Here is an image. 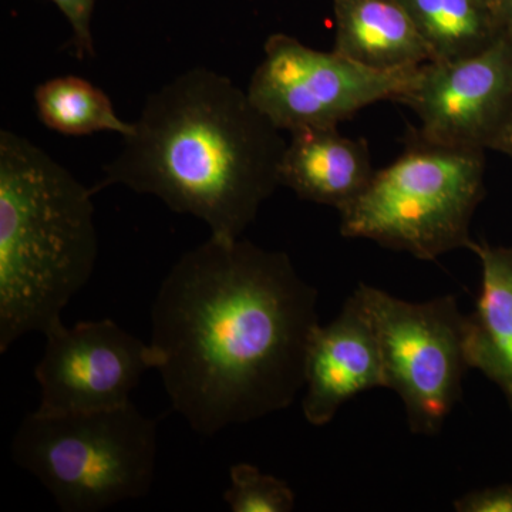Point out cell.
Listing matches in <instances>:
<instances>
[{
  "label": "cell",
  "instance_id": "cell-18",
  "mask_svg": "<svg viewBox=\"0 0 512 512\" xmlns=\"http://www.w3.org/2000/svg\"><path fill=\"white\" fill-rule=\"evenodd\" d=\"M458 512H512V484L471 491L454 501Z\"/></svg>",
  "mask_w": 512,
  "mask_h": 512
},
{
  "label": "cell",
  "instance_id": "cell-13",
  "mask_svg": "<svg viewBox=\"0 0 512 512\" xmlns=\"http://www.w3.org/2000/svg\"><path fill=\"white\" fill-rule=\"evenodd\" d=\"M470 251L480 258L483 276L476 308L467 316L468 366L497 384L512 410V247L481 239Z\"/></svg>",
  "mask_w": 512,
  "mask_h": 512
},
{
  "label": "cell",
  "instance_id": "cell-7",
  "mask_svg": "<svg viewBox=\"0 0 512 512\" xmlns=\"http://www.w3.org/2000/svg\"><path fill=\"white\" fill-rule=\"evenodd\" d=\"M416 69L377 72L335 50L322 52L296 37L274 33L247 92L281 131L338 127L379 101H399Z\"/></svg>",
  "mask_w": 512,
  "mask_h": 512
},
{
  "label": "cell",
  "instance_id": "cell-9",
  "mask_svg": "<svg viewBox=\"0 0 512 512\" xmlns=\"http://www.w3.org/2000/svg\"><path fill=\"white\" fill-rule=\"evenodd\" d=\"M35 367L42 414L97 412L130 403L148 370L157 369L150 343L111 319L89 320L47 333Z\"/></svg>",
  "mask_w": 512,
  "mask_h": 512
},
{
  "label": "cell",
  "instance_id": "cell-16",
  "mask_svg": "<svg viewBox=\"0 0 512 512\" xmlns=\"http://www.w3.org/2000/svg\"><path fill=\"white\" fill-rule=\"evenodd\" d=\"M222 498L232 512H291L296 503L286 481L248 463L231 467L229 487Z\"/></svg>",
  "mask_w": 512,
  "mask_h": 512
},
{
  "label": "cell",
  "instance_id": "cell-15",
  "mask_svg": "<svg viewBox=\"0 0 512 512\" xmlns=\"http://www.w3.org/2000/svg\"><path fill=\"white\" fill-rule=\"evenodd\" d=\"M35 101L39 120L64 136L110 131L127 137L133 133L134 124L117 116L110 97L82 77H55L39 84Z\"/></svg>",
  "mask_w": 512,
  "mask_h": 512
},
{
  "label": "cell",
  "instance_id": "cell-11",
  "mask_svg": "<svg viewBox=\"0 0 512 512\" xmlns=\"http://www.w3.org/2000/svg\"><path fill=\"white\" fill-rule=\"evenodd\" d=\"M279 167V184L301 200L342 211L375 177L365 138L339 133L338 127L292 131Z\"/></svg>",
  "mask_w": 512,
  "mask_h": 512
},
{
  "label": "cell",
  "instance_id": "cell-14",
  "mask_svg": "<svg viewBox=\"0 0 512 512\" xmlns=\"http://www.w3.org/2000/svg\"><path fill=\"white\" fill-rule=\"evenodd\" d=\"M431 53V62L474 55L503 37L485 0H399Z\"/></svg>",
  "mask_w": 512,
  "mask_h": 512
},
{
  "label": "cell",
  "instance_id": "cell-6",
  "mask_svg": "<svg viewBox=\"0 0 512 512\" xmlns=\"http://www.w3.org/2000/svg\"><path fill=\"white\" fill-rule=\"evenodd\" d=\"M356 292L375 323L386 389L402 399L412 433L437 436L463 396L470 369L467 316L458 309L456 296L409 302L366 284Z\"/></svg>",
  "mask_w": 512,
  "mask_h": 512
},
{
  "label": "cell",
  "instance_id": "cell-4",
  "mask_svg": "<svg viewBox=\"0 0 512 512\" xmlns=\"http://www.w3.org/2000/svg\"><path fill=\"white\" fill-rule=\"evenodd\" d=\"M484 178V150L431 143L412 131L402 156L376 171L366 190L339 211L340 234L423 261L470 249Z\"/></svg>",
  "mask_w": 512,
  "mask_h": 512
},
{
  "label": "cell",
  "instance_id": "cell-8",
  "mask_svg": "<svg viewBox=\"0 0 512 512\" xmlns=\"http://www.w3.org/2000/svg\"><path fill=\"white\" fill-rule=\"evenodd\" d=\"M397 103L419 117V136L443 146L494 150L512 121V39L474 55L417 67Z\"/></svg>",
  "mask_w": 512,
  "mask_h": 512
},
{
  "label": "cell",
  "instance_id": "cell-1",
  "mask_svg": "<svg viewBox=\"0 0 512 512\" xmlns=\"http://www.w3.org/2000/svg\"><path fill=\"white\" fill-rule=\"evenodd\" d=\"M319 325L288 254L211 235L161 282L150 345L171 406L210 437L292 406Z\"/></svg>",
  "mask_w": 512,
  "mask_h": 512
},
{
  "label": "cell",
  "instance_id": "cell-12",
  "mask_svg": "<svg viewBox=\"0 0 512 512\" xmlns=\"http://www.w3.org/2000/svg\"><path fill=\"white\" fill-rule=\"evenodd\" d=\"M339 55L377 72L431 62V53L399 0H333Z\"/></svg>",
  "mask_w": 512,
  "mask_h": 512
},
{
  "label": "cell",
  "instance_id": "cell-5",
  "mask_svg": "<svg viewBox=\"0 0 512 512\" xmlns=\"http://www.w3.org/2000/svg\"><path fill=\"white\" fill-rule=\"evenodd\" d=\"M10 453L63 512H99L150 493L158 421L131 402L97 412H33L16 430Z\"/></svg>",
  "mask_w": 512,
  "mask_h": 512
},
{
  "label": "cell",
  "instance_id": "cell-10",
  "mask_svg": "<svg viewBox=\"0 0 512 512\" xmlns=\"http://www.w3.org/2000/svg\"><path fill=\"white\" fill-rule=\"evenodd\" d=\"M302 412L312 426L335 419L357 394L386 387L379 336L356 291L329 325H319L309 342Z\"/></svg>",
  "mask_w": 512,
  "mask_h": 512
},
{
  "label": "cell",
  "instance_id": "cell-3",
  "mask_svg": "<svg viewBox=\"0 0 512 512\" xmlns=\"http://www.w3.org/2000/svg\"><path fill=\"white\" fill-rule=\"evenodd\" d=\"M93 188L28 138L0 131V353L62 325L99 258Z\"/></svg>",
  "mask_w": 512,
  "mask_h": 512
},
{
  "label": "cell",
  "instance_id": "cell-17",
  "mask_svg": "<svg viewBox=\"0 0 512 512\" xmlns=\"http://www.w3.org/2000/svg\"><path fill=\"white\" fill-rule=\"evenodd\" d=\"M69 20L72 28V46L77 59L96 56L92 35V18L97 0H49Z\"/></svg>",
  "mask_w": 512,
  "mask_h": 512
},
{
  "label": "cell",
  "instance_id": "cell-21",
  "mask_svg": "<svg viewBox=\"0 0 512 512\" xmlns=\"http://www.w3.org/2000/svg\"><path fill=\"white\" fill-rule=\"evenodd\" d=\"M485 2L488 3V5L490 6H493V8H497V5H498V2H500V0H485Z\"/></svg>",
  "mask_w": 512,
  "mask_h": 512
},
{
  "label": "cell",
  "instance_id": "cell-19",
  "mask_svg": "<svg viewBox=\"0 0 512 512\" xmlns=\"http://www.w3.org/2000/svg\"><path fill=\"white\" fill-rule=\"evenodd\" d=\"M495 12H497L501 32L508 39H512V0H500Z\"/></svg>",
  "mask_w": 512,
  "mask_h": 512
},
{
  "label": "cell",
  "instance_id": "cell-20",
  "mask_svg": "<svg viewBox=\"0 0 512 512\" xmlns=\"http://www.w3.org/2000/svg\"><path fill=\"white\" fill-rule=\"evenodd\" d=\"M493 151H498V153H503L505 156L512 158V121L507 130L504 131L503 136L495 144Z\"/></svg>",
  "mask_w": 512,
  "mask_h": 512
},
{
  "label": "cell",
  "instance_id": "cell-2",
  "mask_svg": "<svg viewBox=\"0 0 512 512\" xmlns=\"http://www.w3.org/2000/svg\"><path fill=\"white\" fill-rule=\"evenodd\" d=\"M133 124L94 194L123 185L205 222L212 237L238 239L281 187L288 141L224 74L181 73L147 97Z\"/></svg>",
  "mask_w": 512,
  "mask_h": 512
}]
</instances>
